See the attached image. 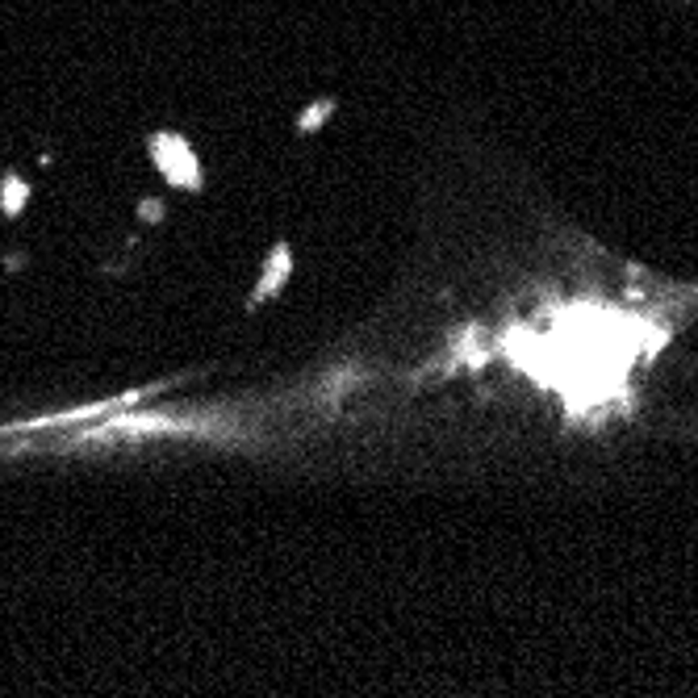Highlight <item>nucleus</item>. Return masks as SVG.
<instances>
[{
	"mask_svg": "<svg viewBox=\"0 0 698 698\" xmlns=\"http://www.w3.org/2000/svg\"><path fill=\"white\" fill-rule=\"evenodd\" d=\"M25 196H30V188H25L17 176H5V209H9V214H17V209L25 206Z\"/></svg>",
	"mask_w": 698,
	"mask_h": 698,
	"instance_id": "f257e3e1",
	"label": "nucleus"
},
{
	"mask_svg": "<svg viewBox=\"0 0 698 698\" xmlns=\"http://www.w3.org/2000/svg\"><path fill=\"white\" fill-rule=\"evenodd\" d=\"M690 418H694V423H698V415H690Z\"/></svg>",
	"mask_w": 698,
	"mask_h": 698,
	"instance_id": "f03ea898",
	"label": "nucleus"
}]
</instances>
